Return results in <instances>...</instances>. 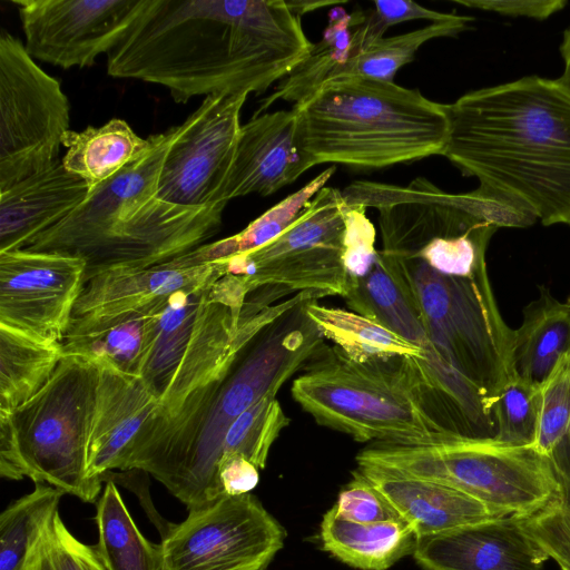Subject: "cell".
<instances>
[{"mask_svg": "<svg viewBox=\"0 0 570 570\" xmlns=\"http://www.w3.org/2000/svg\"><path fill=\"white\" fill-rule=\"evenodd\" d=\"M390 256L412 285L431 346L492 409L514 376L513 330L502 318L487 267L470 276H446L417 258Z\"/></svg>", "mask_w": 570, "mask_h": 570, "instance_id": "obj_8", "label": "cell"}, {"mask_svg": "<svg viewBox=\"0 0 570 570\" xmlns=\"http://www.w3.org/2000/svg\"><path fill=\"white\" fill-rule=\"evenodd\" d=\"M560 51L564 62V70L559 80L570 88V26L563 33Z\"/></svg>", "mask_w": 570, "mask_h": 570, "instance_id": "obj_47", "label": "cell"}, {"mask_svg": "<svg viewBox=\"0 0 570 570\" xmlns=\"http://www.w3.org/2000/svg\"><path fill=\"white\" fill-rule=\"evenodd\" d=\"M70 105L59 81L42 70L24 45L0 35V191L59 158L70 130Z\"/></svg>", "mask_w": 570, "mask_h": 570, "instance_id": "obj_10", "label": "cell"}, {"mask_svg": "<svg viewBox=\"0 0 570 570\" xmlns=\"http://www.w3.org/2000/svg\"><path fill=\"white\" fill-rule=\"evenodd\" d=\"M150 316L131 318L102 332L65 338L61 343L63 355H81L140 376Z\"/></svg>", "mask_w": 570, "mask_h": 570, "instance_id": "obj_34", "label": "cell"}, {"mask_svg": "<svg viewBox=\"0 0 570 570\" xmlns=\"http://www.w3.org/2000/svg\"><path fill=\"white\" fill-rule=\"evenodd\" d=\"M342 261L351 286L373 267L379 250L375 248V228L366 216V208L345 203Z\"/></svg>", "mask_w": 570, "mask_h": 570, "instance_id": "obj_40", "label": "cell"}, {"mask_svg": "<svg viewBox=\"0 0 570 570\" xmlns=\"http://www.w3.org/2000/svg\"><path fill=\"white\" fill-rule=\"evenodd\" d=\"M549 459L561 487L562 501L570 505V439L557 446Z\"/></svg>", "mask_w": 570, "mask_h": 570, "instance_id": "obj_45", "label": "cell"}, {"mask_svg": "<svg viewBox=\"0 0 570 570\" xmlns=\"http://www.w3.org/2000/svg\"><path fill=\"white\" fill-rule=\"evenodd\" d=\"M293 109L314 165L383 168L442 155L448 139L446 105L394 81L331 79Z\"/></svg>", "mask_w": 570, "mask_h": 570, "instance_id": "obj_5", "label": "cell"}, {"mask_svg": "<svg viewBox=\"0 0 570 570\" xmlns=\"http://www.w3.org/2000/svg\"><path fill=\"white\" fill-rule=\"evenodd\" d=\"M373 6L354 28L352 41L355 53L383 38L384 32L394 24L419 19L440 22L454 17V13L430 10L410 0H376Z\"/></svg>", "mask_w": 570, "mask_h": 570, "instance_id": "obj_39", "label": "cell"}, {"mask_svg": "<svg viewBox=\"0 0 570 570\" xmlns=\"http://www.w3.org/2000/svg\"><path fill=\"white\" fill-rule=\"evenodd\" d=\"M297 304L266 326L233 365L191 395L165 421H147L126 451L119 470L151 474L188 510L226 495L217 465L230 424L249 406L276 393L327 346Z\"/></svg>", "mask_w": 570, "mask_h": 570, "instance_id": "obj_3", "label": "cell"}, {"mask_svg": "<svg viewBox=\"0 0 570 570\" xmlns=\"http://www.w3.org/2000/svg\"><path fill=\"white\" fill-rule=\"evenodd\" d=\"M284 538L253 494L224 495L168 529L160 570H265Z\"/></svg>", "mask_w": 570, "mask_h": 570, "instance_id": "obj_11", "label": "cell"}, {"mask_svg": "<svg viewBox=\"0 0 570 570\" xmlns=\"http://www.w3.org/2000/svg\"><path fill=\"white\" fill-rule=\"evenodd\" d=\"M323 549L362 570H386L413 552L416 537L404 520L361 523L338 515L332 507L321 523Z\"/></svg>", "mask_w": 570, "mask_h": 570, "instance_id": "obj_24", "label": "cell"}, {"mask_svg": "<svg viewBox=\"0 0 570 570\" xmlns=\"http://www.w3.org/2000/svg\"><path fill=\"white\" fill-rule=\"evenodd\" d=\"M356 461L452 487L503 515L528 517L562 499L549 456L534 445L473 438L372 443Z\"/></svg>", "mask_w": 570, "mask_h": 570, "instance_id": "obj_7", "label": "cell"}, {"mask_svg": "<svg viewBox=\"0 0 570 570\" xmlns=\"http://www.w3.org/2000/svg\"><path fill=\"white\" fill-rule=\"evenodd\" d=\"M305 311L323 338L333 342L334 347L351 361L363 363L394 356H425L421 347L356 312L327 307L315 299L307 302Z\"/></svg>", "mask_w": 570, "mask_h": 570, "instance_id": "obj_28", "label": "cell"}, {"mask_svg": "<svg viewBox=\"0 0 570 570\" xmlns=\"http://www.w3.org/2000/svg\"><path fill=\"white\" fill-rule=\"evenodd\" d=\"M445 156L482 193L543 225H570V88L538 76L446 105Z\"/></svg>", "mask_w": 570, "mask_h": 570, "instance_id": "obj_2", "label": "cell"}, {"mask_svg": "<svg viewBox=\"0 0 570 570\" xmlns=\"http://www.w3.org/2000/svg\"><path fill=\"white\" fill-rule=\"evenodd\" d=\"M291 392L320 425L358 442L428 444L462 438L423 358L358 363L328 348L293 381Z\"/></svg>", "mask_w": 570, "mask_h": 570, "instance_id": "obj_4", "label": "cell"}, {"mask_svg": "<svg viewBox=\"0 0 570 570\" xmlns=\"http://www.w3.org/2000/svg\"><path fill=\"white\" fill-rule=\"evenodd\" d=\"M561 570H568V569L561 568Z\"/></svg>", "mask_w": 570, "mask_h": 570, "instance_id": "obj_50", "label": "cell"}, {"mask_svg": "<svg viewBox=\"0 0 570 570\" xmlns=\"http://www.w3.org/2000/svg\"><path fill=\"white\" fill-rule=\"evenodd\" d=\"M215 282L174 293L149 318L140 377L157 399L184 357L204 301Z\"/></svg>", "mask_w": 570, "mask_h": 570, "instance_id": "obj_25", "label": "cell"}, {"mask_svg": "<svg viewBox=\"0 0 570 570\" xmlns=\"http://www.w3.org/2000/svg\"><path fill=\"white\" fill-rule=\"evenodd\" d=\"M492 413L494 440L509 445H533L540 417V386L511 377L498 394Z\"/></svg>", "mask_w": 570, "mask_h": 570, "instance_id": "obj_36", "label": "cell"}, {"mask_svg": "<svg viewBox=\"0 0 570 570\" xmlns=\"http://www.w3.org/2000/svg\"><path fill=\"white\" fill-rule=\"evenodd\" d=\"M313 166L302 146L298 117L293 108L253 116L240 127L220 202L249 194L268 196Z\"/></svg>", "mask_w": 570, "mask_h": 570, "instance_id": "obj_17", "label": "cell"}, {"mask_svg": "<svg viewBox=\"0 0 570 570\" xmlns=\"http://www.w3.org/2000/svg\"><path fill=\"white\" fill-rule=\"evenodd\" d=\"M413 557L425 570H543L550 559L518 515L416 538Z\"/></svg>", "mask_w": 570, "mask_h": 570, "instance_id": "obj_16", "label": "cell"}, {"mask_svg": "<svg viewBox=\"0 0 570 570\" xmlns=\"http://www.w3.org/2000/svg\"><path fill=\"white\" fill-rule=\"evenodd\" d=\"M312 48L284 0H146L107 55V73L160 85L185 104L262 94Z\"/></svg>", "mask_w": 570, "mask_h": 570, "instance_id": "obj_1", "label": "cell"}, {"mask_svg": "<svg viewBox=\"0 0 570 570\" xmlns=\"http://www.w3.org/2000/svg\"><path fill=\"white\" fill-rule=\"evenodd\" d=\"M357 470L390 501L416 538L504 517L452 487L396 471L358 465Z\"/></svg>", "mask_w": 570, "mask_h": 570, "instance_id": "obj_21", "label": "cell"}, {"mask_svg": "<svg viewBox=\"0 0 570 570\" xmlns=\"http://www.w3.org/2000/svg\"><path fill=\"white\" fill-rule=\"evenodd\" d=\"M89 195L87 183L62 161L0 191V252L24 248Z\"/></svg>", "mask_w": 570, "mask_h": 570, "instance_id": "obj_20", "label": "cell"}, {"mask_svg": "<svg viewBox=\"0 0 570 570\" xmlns=\"http://www.w3.org/2000/svg\"><path fill=\"white\" fill-rule=\"evenodd\" d=\"M570 439V352L540 385V417L534 446L549 456Z\"/></svg>", "mask_w": 570, "mask_h": 570, "instance_id": "obj_37", "label": "cell"}, {"mask_svg": "<svg viewBox=\"0 0 570 570\" xmlns=\"http://www.w3.org/2000/svg\"><path fill=\"white\" fill-rule=\"evenodd\" d=\"M258 468L238 453H226L219 459L217 474L226 495L249 493L259 481Z\"/></svg>", "mask_w": 570, "mask_h": 570, "instance_id": "obj_44", "label": "cell"}, {"mask_svg": "<svg viewBox=\"0 0 570 570\" xmlns=\"http://www.w3.org/2000/svg\"><path fill=\"white\" fill-rule=\"evenodd\" d=\"M176 132L177 126H174L151 135L153 146L148 153L97 186L80 206L36 236L23 249L70 256L125 206L157 195L159 175Z\"/></svg>", "mask_w": 570, "mask_h": 570, "instance_id": "obj_18", "label": "cell"}, {"mask_svg": "<svg viewBox=\"0 0 570 570\" xmlns=\"http://www.w3.org/2000/svg\"><path fill=\"white\" fill-rule=\"evenodd\" d=\"M472 21V17L454 14L450 20L432 22L411 32L383 37L353 55L328 80L365 77L393 82L396 72L414 60L423 43L434 38L454 37L466 30Z\"/></svg>", "mask_w": 570, "mask_h": 570, "instance_id": "obj_32", "label": "cell"}, {"mask_svg": "<svg viewBox=\"0 0 570 570\" xmlns=\"http://www.w3.org/2000/svg\"><path fill=\"white\" fill-rule=\"evenodd\" d=\"M569 352L570 305L561 303L541 286L538 298L523 308L521 325L513 330V373L540 386Z\"/></svg>", "mask_w": 570, "mask_h": 570, "instance_id": "obj_23", "label": "cell"}, {"mask_svg": "<svg viewBox=\"0 0 570 570\" xmlns=\"http://www.w3.org/2000/svg\"><path fill=\"white\" fill-rule=\"evenodd\" d=\"M65 493L46 483L13 501L0 514V570H27L32 547Z\"/></svg>", "mask_w": 570, "mask_h": 570, "instance_id": "obj_33", "label": "cell"}, {"mask_svg": "<svg viewBox=\"0 0 570 570\" xmlns=\"http://www.w3.org/2000/svg\"><path fill=\"white\" fill-rule=\"evenodd\" d=\"M524 531L560 568L570 570V505L559 500L528 517H521Z\"/></svg>", "mask_w": 570, "mask_h": 570, "instance_id": "obj_41", "label": "cell"}, {"mask_svg": "<svg viewBox=\"0 0 570 570\" xmlns=\"http://www.w3.org/2000/svg\"><path fill=\"white\" fill-rule=\"evenodd\" d=\"M86 263L57 253L0 252V324L61 344L85 285Z\"/></svg>", "mask_w": 570, "mask_h": 570, "instance_id": "obj_14", "label": "cell"}, {"mask_svg": "<svg viewBox=\"0 0 570 570\" xmlns=\"http://www.w3.org/2000/svg\"><path fill=\"white\" fill-rule=\"evenodd\" d=\"M67 153L65 168L82 178L89 193L125 166L148 153L151 135L139 137L127 121L112 118L100 127L88 126L82 131L68 130L62 138Z\"/></svg>", "mask_w": 570, "mask_h": 570, "instance_id": "obj_26", "label": "cell"}, {"mask_svg": "<svg viewBox=\"0 0 570 570\" xmlns=\"http://www.w3.org/2000/svg\"><path fill=\"white\" fill-rule=\"evenodd\" d=\"M62 357L61 344L0 324V410L11 412L35 396Z\"/></svg>", "mask_w": 570, "mask_h": 570, "instance_id": "obj_29", "label": "cell"}, {"mask_svg": "<svg viewBox=\"0 0 570 570\" xmlns=\"http://www.w3.org/2000/svg\"><path fill=\"white\" fill-rule=\"evenodd\" d=\"M353 312L391 330L426 352L430 341L419 302L401 265L379 250L371 271L344 297Z\"/></svg>", "mask_w": 570, "mask_h": 570, "instance_id": "obj_22", "label": "cell"}, {"mask_svg": "<svg viewBox=\"0 0 570 570\" xmlns=\"http://www.w3.org/2000/svg\"><path fill=\"white\" fill-rule=\"evenodd\" d=\"M89 563L91 567V570H106L102 563L100 562L99 558L96 554V551L92 546H90L89 551Z\"/></svg>", "mask_w": 570, "mask_h": 570, "instance_id": "obj_48", "label": "cell"}, {"mask_svg": "<svg viewBox=\"0 0 570 570\" xmlns=\"http://www.w3.org/2000/svg\"><path fill=\"white\" fill-rule=\"evenodd\" d=\"M248 95L205 97L177 126L159 175L158 198L190 207L224 203L220 195L234 161L240 110Z\"/></svg>", "mask_w": 570, "mask_h": 570, "instance_id": "obj_12", "label": "cell"}, {"mask_svg": "<svg viewBox=\"0 0 570 570\" xmlns=\"http://www.w3.org/2000/svg\"><path fill=\"white\" fill-rule=\"evenodd\" d=\"M97 364L99 379L87 442V474L104 480L105 473L119 470L127 449L157 412L159 401L140 376L106 363Z\"/></svg>", "mask_w": 570, "mask_h": 570, "instance_id": "obj_19", "label": "cell"}, {"mask_svg": "<svg viewBox=\"0 0 570 570\" xmlns=\"http://www.w3.org/2000/svg\"><path fill=\"white\" fill-rule=\"evenodd\" d=\"M455 3L509 17L543 20L562 10L566 0H454Z\"/></svg>", "mask_w": 570, "mask_h": 570, "instance_id": "obj_43", "label": "cell"}, {"mask_svg": "<svg viewBox=\"0 0 570 570\" xmlns=\"http://www.w3.org/2000/svg\"><path fill=\"white\" fill-rule=\"evenodd\" d=\"M286 4L292 13L297 17H302L303 14L322 9L324 7L335 6V1H311V0H295V1H286Z\"/></svg>", "mask_w": 570, "mask_h": 570, "instance_id": "obj_46", "label": "cell"}, {"mask_svg": "<svg viewBox=\"0 0 570 570\" xmlns=\"http://www.w3.org/2000/svg\"><path fill=\"white\" fill-rule=\"evenodd\" d=\"M222 276L224 267L219 263L178 266L171 262L146 269L121 268L98 274L83 285L65 338L150 316L174 293L203 286Z\"/></svg>", "mask_w": 570, "mask_h": 570, "instance_id": "obj_15", "label": "cell"}, {"mask_svg": "<svg viewBox=\"0 0 570 570\" xmlns=\"http://www.w3.org/2000/svg\"><path fill=\"white\" fill-rule=\"evenodd\" d=\"M146 0H11L26 50L40 61L69 69L90 67L121 41Z\"/></svg>", "mask_w": 570, "mask_h": 570, "instance_id": "obj_13", "label": "cell"}, {"mask_svg": "<svg viewBox=\"0 0 570 570\" xmlns=\"http://www.w3.org/2000/svg\"><path fill=\"white\" fill-rule=\"evenodd\" d=\"M98 542L92 546L106 570H160V543L139 531L114 481H107L97 502Z\"/></svg>", "mask_w": 570, "mask_h": 570, "instance_id": "obj_31", "label": "cell"}, {"mask_svg": "<svg viewBox=\"0 0 570 570\" xmlns=\"http://www.w3.org/2000/svg\"><path fill=\"white\" fill-rule=\"evenodd\" d=\"M288 424L289 419L276 393H269L230 424L224 439L223 454H242L258 469H264L273 443Z\"/></svg>", "mask_w": 570, "mask_h": 570, "instance_id": "obj_35", "label": "cell"}, {"mask_svg": "<svg viewBox=\"0 0 570 570\" xmlns=\"http://www.w3.org/2000/svg\"><path fill=\"white\" fill-rule=\"evenodd\" d=\"M365 11L347 13L334 7L328 13V24L322 39L313 43L307 57L275 88L254 114L259 116L277 100L299 105L315 94L354 53L353 31L364 20Z\"/></svg>", "mask_w": 570, "mask_h": 570, "instance_id": "obj_27", "label": "cell"}, {"mask_svg": "<svg viewBox=\"0 0 570 570\" xmlns=\"http://www.w3.org/2000/svg\"><path fill=\"white\" fill-rule=\"evenodd\" d=\"M567 303H568V304H570V296H569V298H568Z\"/></svg>", "mask_w": 570, "mask_h": 570, "instance_id": "obj_49", "label": "cell"}, {"mask_svg": "<svg viewBox=\"0 0 570 570\" xmlns=\"http://www.w3.org/2000/svg\"><path fill=\"white\" fill-rule=\"evenodd\" d=\"M344 206L342 191L325 186L277 238L254 252L216 263L248 294L275 286L291 295L311 292L320 298L345 297L351 281L342 261Z\"/></svg>", "mask_w": 570, "mask_h": 570, "instance_id": "obj_9", "label": "cell"}, {"mask_svg": "<svg viewBox=\"0 0 570 570\" xmlns=\"http://www.w3.org/2000/svg\"><path fill=\"white\" fill-rule=\"evenodd\" d=\"M98 364L63 355L48 383L0 417V474L29 478L94 503L104 480L87 474V442L96 404Z\"/></svg>", "mask_w": 570, "mask_h": 570, "instance_id": "obj_6", "label": "cell"}, {"mask_svg": "<svg viewBox=\"0 0 570 570\" xmlns=\"http://www.w3.org/2000/svg\"><path fill=\"white\" fill-rule=\"evenodd\" d=\"M333 507L338 515L361 523L403 520L384 494L358 470L353 472V479L340 492Z\"/></svg>", "mask_w": 570, "mask_h": 570, "instance_id": "obj_42", "label": "cell"}, {"mask_svg": "<svg viewBox=\"0 0 570 570\" xmlns=\"http://www.w3.org/2000/svg\"><path fill=\"white\" fill-rule=\"evenodd\" d=\"M89 551L90 546L68 530L56 510L32 547L27 570H91Z\"/></svg>", "mask_w": 570, "mask_h": 570, "instance_id": "obj_38", "label": "cell"}, {"mask_svg": "<svg viewBox=\"0 0 570 570\" xmlns=\"http://www.w3.org/2000/svg\"><path fill=\"white\" fill-rule=\"evenodd\" d=\"M334 173V166L325 169L297 191L249 223L242 232L214 243L204 244L170 262L178 266L210 264L247 254L267 245L304 213L309 202L320 189L325 187Z\"/></svg>", "mask_w": 570, "mask_h": 570, "instance_id": "obj_30", "label": "cell"}]
</instances>
